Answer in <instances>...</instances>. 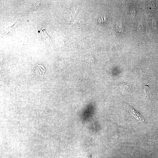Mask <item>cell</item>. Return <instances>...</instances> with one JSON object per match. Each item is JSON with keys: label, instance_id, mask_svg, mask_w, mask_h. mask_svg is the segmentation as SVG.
Listing matches in <instances>:
<instances>
[{"label": "cell", "instance_id": "cell-1", "mask_svg": "<svg viewBox=\"0 0 158 158\" xmlns=\"http://www.w3.org/2000/svg\"><path fill=\"white\" fill-rule=\"evenodd\" d=\"M34 69L37 74L43 78H44V75L45 73V68L43 65H40L37 64L35 67Z\"/></svg>", "mask_w": 158, "mask_h": 158}, {"label": "cell", "instance_id": "cell-2", "mask_svg": "<svg viewBox=\"0 0 158 158\" xmlns=\"http://www.w3.org/2000/svg\"><path fill=\"white\" fill-rule=\"evenodd\" d=\"M131 111L133 113V115L134 116V117L136 118V119L138 120V121L140 122L143 123L144 122V119L140 117V116L134 110V109H133L131 110Z\"/></svg>", "mask_w": 158, "mask_h": 158}, {"label": "cell", "instance_id": "cell-3", "mask_svg": "<svg viewBox=\"0 0 158 158\" xmlns=\"http://www.w3.org/2000/svg\"><path fill=\"white\" fill-rule=\"evenodd\" d=\"M116 27L117 32H121L122 30V27L121 24L120 26H119L118 25L117 23H116Z\"/></svg>", "mask_w": 158, "mask_h": 158}]
</instances>
